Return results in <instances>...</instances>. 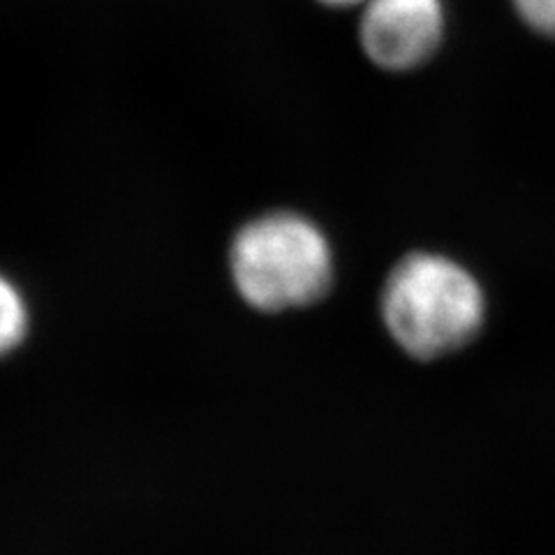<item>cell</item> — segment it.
<instances>
[{
  "instance_id": "obj_1",
  "label": "cell",
  "mask_w": 555,
  "mask_h": 555,
  "mask_svg": "<svg viewBox=\"0 0 555 555\" xmlns=\"http://www.w3.org/2000/svg\"><path fill=\"white\" fill-rule=\"evenodd\" d=\"M379 315L403 352L430 361L477 338L486 294L477 275L438 253H412L387 275Z\"/></svg>"
},
{
  "instance_id": "obj_2",
  "label": "cell",
  "mask_w": 555,
  "mask_h": 555,
  "mask_svg": "<svg viewBox=\"0 0 555 555\" xmlns=\"http://www.w3.org/2000/svg\"><path fill=\"white\" fill-rule=\"evenodd\" d=\"M232 278L253 308L281 312L320 301L334 283V250L315 222L271 214L234 238Z\"/></svg>"
},
{
  "instance_id": "obj_3",
  "label": "cell",
  "mask_w": 555,
  "mask_h": 555,
  "mask_svg": "<svg viewBox=\"0 0 555 555\" xmlns=\"http://www.w3.org/2000/svg\"><path fill=\"white\" fill-rule=\"evenodd\" d=\"M444 28L440 0H369L359 22V42L379 69L410 73L438 54Z\"/></svg>"
},
{
  "instance_id": "obj_4",
  "label": "cell",
  "mask_w": 555,
  "mask_h": 555,
  "mask_svg": "<svg viewBox=\"0 0 555 555\" xmlns=\"http://www.w3.org/2000/svg\"><path fill=\"white\" fill-rule=\"evenodd\" d=\"M26 334V306L12 283L0 278V354L14 350Z\"/></svg>"
},
{
  "instance_id": "obj_5",
  "label": "cell",
  "mask_w": 555,
  "mask_h": 555,
  "mask_svg": "<svg viewBox=\"0 0 555 555\" xmlns=\"http://www.w3.org/2000/svg\"><path fill=\"white\" fill-rule=\"evenodd\" d=\"M520 22L534 33L555 40V0H512Z\"/></svg>"
},
{
  "instance_id": "obj_6",
  "label": "cell",
  "mask_w": 555,
  "mask_h": 555,
  "mask_svg": "<svg viewBox=\"0 0 555 555\" xmlns=\"http://www.w3.org/2000/svg\"><path fill=\"white\" fill-rule=\"evenodd\" d=\"M324 5H332V8H352V5H366L369 0H320Z\"/></svg>"
}]
</instances>
